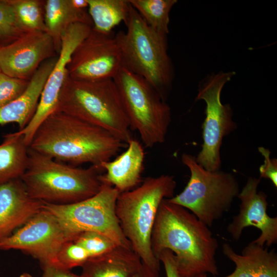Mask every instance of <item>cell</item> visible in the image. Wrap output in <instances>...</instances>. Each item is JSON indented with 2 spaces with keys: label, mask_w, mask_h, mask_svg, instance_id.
Masks as SVG:
<instances>
[{
  "label": "cell",
  "mask_w": 277,
  "mask_h": 277,
  "mask_svg": "<svg viewBox=\"0 0 277 277\" xmlns=\"http://www.w3.org/2000/svg\"><path fill=\"white\" fill-rule=\"evenodd\" d=\"M151 246L157 259L165 249L173 252L181 277L203 273L214 276L219 274L215 260L218 241L209 227L190 211L168 199H164L159 206Z\"/></svg>",
  "instance_id": "cell-1"
},
{
  "label": "cell",
  "mask_w": 277,
  "mask_h": 277,
  "mask_svg": "<svg viewBox=\"0 0 277 277\" xmlns=\"http://www.w3.org/2000/svg\"><path fill=\"white\" fill-rule=\"evenodd\" d=\"M125 146L106 130L55 111L39 125L29 147L73 166L90 163L101 167Z\"/></svg>",
  "instance_id": "cell-2"
},
{
  "label": "cell",
  "mask_w": 277,
  "mask_h": 277,
  "mask_svg": "<svg viewBox=\"0 0 277 277\" xmlns=\"http://www.w3.org/2000/svg\"><path fill=\"white\" fill-rule=\"evenodd\" d=\"M26 170L21 177L29 195L43 202L67 205L96 194L103 185L104 169L81 168L57 161L28 147Z\"/></svg>",
  "instance_id": "cell-3"
},
{
  "label": "cell",
  "mask_w": 277,
  "mask_h": 277,
  "mask_svg": "<svg viewBox=\"0 0 277 277\" xmlns=\"http://www.w3.org/2000/svg\"><path fill=\"white\" fill-rule=\"evenodd\" d=\"M55 111L100 127L127 144L131 127L113 79L85 80L68 74Z\"/></svg>",
  "instance_id": "cell-4"
},
{
  "label": "cell",
  "mask_w": 277,
  "mask_h": 277,
  "mask_svg": "<svg viewBox=\"0 0 277 277\" xmlns=\"http://www.w3.org/2000/svg\"><path fill=\"white\" fill-rule=\"evenodd\" d=\"M176 183L173 176L149 177L134 189L120 193L115 213L121 229L142 262L160 270V261L154 255L151 237L162 201L174 196Z\"/></svg>",
  "instance_id": "cell-5"
},
{
  "label": "cell",
  "mask_w": 277,
  "mask_h": 277,
  "mask_svg": "<svg viewBox=\"0 0 277 277\" xmlns=\"http://www.w3.org/2000/svg\"><path fill=\"white\" fill-rule=\"evenodd\" d=\"M124 23L126 32L116 34L123 67L143 78L165 101L174 77L167 37L153 31L131 5Z\"/></svg>",
  "instance_id": "cell-6"
},
{
  "label": "cell",
  "mask_w": 277,
  "mask_h": 277,
  "mask_svg": "<svg viewBox=\"0 0 277 277\" xmlns=\"http://www.w3.org/2000/svg\"><path fill=\"white\" fill-rule=\"evenodd\" d=\"M181 160L189 169L190 177L184 190L168 201L185 208L211 227L230 209L239 194L237 179L231 173L206 170L190 154L183 153Z\"/></svg>",
  "instance_id": "cell-7"
},
{
  "label": "cell",
  "mask_w": 277,
  "mask_h": 277,
  "mask_svg": "<svg viewBox=\"0 0 277 277\" xmlns=\"http://www.w3.org/2000/svg\"><path fill=\"white\" fill-rule=\"evenodd\" d=\"M113 80L131 129L147 148L164 143L171 121L166 101L146 80L124 67Z\"/></svg>",
  "instance_id": "cell-8"
},
{
  "label": "cell",
  "mask_w": 277,
  "mask_h": 277,
  "mask_svg": "<svg viewBox=\"0 0 277 277\" xmlns=\"http://www.w3.org/2000/svg\"><path fill=\"white\" fill-rule=\"evenodd\" d=\"M119 193L114 187L103 182L100 191L85 200L67 205L43 202L42 208L56 216L74 240L82 232L95 231L106 236L116 246L132 249L115 213Z\"/></svg>",
  "instance_id": "cell-9"
},
{
  "label": "cell",
  "mask_w": 277,
  "mask_h": 277,
  "mask_svg": "<svg viewBox=\"0 0 277 277\" xmlns=\"http://www.w3.org/2000/svg\"><path fill=\"white\" fill-rule=\"evenodd\" d=\"M235 72H219L208 76L200 85L196 101L206 104L205 118L202 125L203 143L195 156L196 162L206 170H219L221 167L220 149L224 137L237 127L232 120L233 112L229 104H223L222 90Z\"/></svg>",
  "instance_id": "cell-10"
},
{
  "label": "cell",
  "mask_w": 277,
  "mask_h": 277,
  "mask_svg": "<svg viewBox=\"0 0 277 277\" xmlns=\"http://www.w3.org/2000/svg\"><path fill=\"white\" fill-rule=\"evenodd\" d=\"M69 241L74 239L59 220L42 208L12 235L1 241L0 250H19L38 260L41 266H58L57 253L63 244Z\"/></svg>",
  "instance_id": "cell-11"
},
{
  "label": "cell",
  "mask_w": 277,
  "mask_h": 277,
  "mask_svg": "<svg viewBox=\"0 0 277 277\" xmlns=\"http://www.w3.org/2000/svg\"><path fill=\"white\" fill-rule=\"evenodd\" d=\"M122 67L116 34L101 33L92 28L72 53L67 71L70 77L77 79L113 80Z\"/></svg>",
  "instance_id": "cell-12"
},
{
  "label": "cell",
  "mask_w": 277,
  "mask_h": 277,
  "mask_svg": "<svg viewBox=\"0 0 277 277\" xmlns=\"http://www.w3.org/2000/svg\"><path fill=\"white\" fill-rule=\"evenodd\" d=\"M92 26L83 23L71 25L62 37V44L55 64L42 90L35 114L29 123L17 133L24 135L29 147L39 125L55 111L61 89L68 74L67 66L77 46L89 34Z\"/></svg>",
  "instance_id": "cell-13"
},
{
  "label": "cell",
  "mask_w": 277,
  "mask_h": 277,
  "mask_svg": "<svg viewBox=\"0 0 277 277\" xmlns=\"http://www.w3.org/2000/svg\"><path fill=\"white\" fill-rule=\"evenodd\" d=\"M56 53L53 39L47 32H26L0 46L1 70L10 77L29 80L41 64Z\"/></svg>",
  "instance_id": "cell-14"
},
{
  "label": "cell",
  "mask_w": 277,
  "mask_h": 277,
  "mask_svg": "<svg viewBox=\"0 0 277 277\" xmlns=\"http://www.w3.org/2000/svg\"><path fill=\"white\" fill-rule=\"evenodd\" d=\"M260 181V177L248 179L237 196L241 201L239 213L233 217L227 230L234 240H238L245 228L255 227L260 230L261 234L253 242L268 247L277 243V217L267 213V195L258 191Z\"/></svg>",
  "instance_id": "cell-15"
},
{
  "label": "cell",
  "mask_w": 277,
  "mask_h": 277,
  "mask_svg": "<svg viewBox=\"0 0 277 277\" xmlns=\"http://www.w3.org/2000/svg\"><path fill=\"white\" fill-rule=\"evenodd\" d=\"M43 204L29 195L21 179L0 185V242L39 212Z\"/></svg>",
  "instance_id": "cell-16"
},
{
  "label": "cell",
  "mask_w": 277,
  "mask_h": 277,
  "mask_svg": "<svg viewBox=\"0 0 277 277\" xmlns=\"http://www.w3.org/2000/svg\"><path fill=\"white\" fill-rule=\"evenodd\" d=\"M57 56L45 61L29 80L24 93L9 103L0 107V125L15 123L19 130L24 129L33 117L46 81Z\"/></svg>",
  "instance_id": "cell-17"
},
{
  "label": "cell",
  "mask_w": 277,
  "mask_h": 277,
  "mask_svg": "<svg viewBox=\"0 0 277 277\" xmlns=\"http://www.w3.org/2000/svg\"><path fill=\"white\" fill-rule=\"evenodd\" d=\"M126 150L113 161L103 162L101 167L102 182L108 183L120 193L140 185L144 168V151L141 144L133 138L127 144Z\"/></svg>",
  "instance_id": "cell-18"
},
{
  "label": "cell",
  "mask_w": 277,
  "mask_h": 277,
  "mask_svg": "<svg viewBox=\"0 0 277 277\" xmlns=\"http://www.w3.org/2000/svg\"><path fill=\"white\" fill-rule=\"evenodd\" d=\"M142 262L132 249L116 246L82 266V277H132Z\"/></svg>",
  "instance_id": "cell-19"
},
{
  "label": "cell",
  "mask_w": 277,
  "mask_h": 277,
  "mask_svg": "<svg viewBox=\"0 0 277 277\" xmlns=\"http://www.w3.org/2000/svg\"><path fill=\"white\" fill-rule=\"evenodd\" d=\"M44 7L46 32L52 38L57 53L61 50L63 34L71 25L83 23L93 26L88 12L75 7L72 0H47Z\"/></svg>",
  "instance_id": "cell-20"
},
{
  "label": "cell",
  "mask_w": 277,
  "mask_h": 277,
  "mask_svg": "<svg viewBox=\"0 0 277 277\" xmlns=\"http://www.w3.org/2000/svg\"><path fill=\"white\" fill-rule=\"evenodd\" d=\"M0 144V185L21 179L28 160V146L17 131L3 135Z\"/></svg>",
  "instance_id": "cell-21"
},
{
  "label": "cell",
  "mask_w": 277,
  "mask_h": 277,
  "mask_svg": "<svg viewBox=\"0 0 277 277\" xmlns=\"http://www.w3.org/2000/svg\"><path fill=\"white\" fill-rule=\"evenodd\" d=\"M88 14L92 28L101 33H109L121 22L125 23L128 16L129 0H87Z\"/></svg>",
  "instance_id": "cell-22"
},
{
  "label": "cell",
  "mask_w": 277,
  "mask_h": 277,
  "mask_svg": "<svg viewBox=\"0 0 277 277\" xmlns=\"http://www.w3.org/2000/svg\"><path fill=\"white\" fill-rule=\"evenodd\" d=\"M146 24L158 34L169 33V14L176 0H129Z\"/></svg>",
  "instance_id": "cell-23"
},
{
  "label": "cell",
  "mask_w": 277,
  "mask_h": 277,
  "mask_svg": "<svg viewBox=\"0 0 277 277\" xmlns=\"http://www.w3.org/2000/svg\"><path fill=\"white\" fill-rule=\"evenodd\" d=\"M241 255L255 277H277V254L274 250L268 251L252 241L244 248Z\"/></svg>",
  "instance_id": "cell-24"
},
{
  "label": "cell",
  "mask_w": 277,
  "mask_h": 277,
  "mask_svg": "<svg viewBox=\"0 0 277 277\" xmlns=\"http://www.w3.org/2000/svg\"><path fill=\"white\" fill-rule=\"evenodd\" d=\"M17 23L25 32H46L41 1L36 0H10Z\"/></svg>",
  "instance_id": "cell-25"
},
{
  "label": "cell",
  "mask_w": 277,
  "mask_h": 277,
  "mask_svg": "<svg viewBox=\"0 0 277 277\" xmlns=\"http://www.w3.org/2000/svg\"><path fill=\"white\" fill-rule=\"evenodd\" d=\"M87 252L89 258L99 256L116 245L106 236L95 231H85L73 241Z\"/></svg>",
  "instance_id": "cell-26"
},
{
  "label": "cell",
  "mask_w": 277,
  "mask_h": 277,
  "mask_svg": "<svg viewBox=\"0 0 277 277\" xmlns=\"http://www.w3.org/2000/svg\"><path fill=\"white\" fill-rule=\"evenodd\" d=\"M18 25L9 1H0V39L11 42L25 33Z\"/></svg>",
  "instance_id": "cell-27"
},
{
  "label": "cell",
  "mask_w": 277,
  "mask_h": 277,
  "mask_svg": "<svg viewBox=\"0 0 277 277\" xmlns=\"http://www.w3.org/2000/svg\"><path fill=\"white\" fill-rule=\"evenodd\" d=\"M89 258L87 251L73 241L64 243L57 255L58 266L67 270L82 267Z\"/></svg>",
  "instance_id": "cell-28"
},
{
  "label": "cell",
  "mask_w": 277,
  "mask_h": 277,
  "mask_svg": "<svg viewBox=\"0 0 277 277\" xmlns=\"http://www.w3.org/2000/svg\"><path fill=\"white\" fill-rule=\"evenodd\" d=\"M29 80L12 77L0 72V107L20 96L26 89Z\"/></svg>",
  "instance_id": "cell-29"
},
{
  "label": "cell",
  "mask_w": 277,
  "mask_h": 277,
  "mask_svg": "<svg viewBox=\"0 0 277 277\" xmlns=\"http://www.w3.org/2000/svg\"><path fill=\"white\" fill-rule=\"evenodd\" d=\"M222 252L235 265L234 271L224 277H255L243 256L236 253L229 244L225 243L223 245Z\"/></svg>",
  "instance_id": "cell-30"
},
{
  "label": "cell",
  "mask_w": 277,
  "mask_h": 277,
  "mask_svg": "<svg viewBox=\"0 0 277 277\" xmlns=\"http://www.w3.org/2000/svg\"><path fill=\"white\" fill-rule=\"evenodd\" d=\"M258 150L264 158V164L259 168L260 178L270 180L277 187V159H271L270 151L263 147H258Z\"/></svg>",
  "instance_id": "cell-31"
},
{
  "label": "cell",
  "mask_w": 277,
  "mask_h": 277,
  "mask_svg": "<svg viewBox=\"0 0 277 277\" xmlns=\"http://www.w3.org/2000/svg\"><path fill=\"white\" fill-rule=\"evenodd\" d=\"M165 270L166 277H181L177 268L174 254L172 251L165 249L157 256Z\"/></svg>",
  "instance_id": "cell-32"
},
{
  "label": "cell",
  "mask_w": 277,
  "mask_h": 277,
  "mask_svg": "<svg viewBox=\"0 0 277 277\" xmlns=\"http://www.w3.org/2000/svg\"><path fill=\"white\" fill-rule=\"evenodd\" d=\"M42 277H82L63 268L54 265L42 266Z\"/></svg>",
  "instance_id": "cell-33"
},
{
  "label": "cell",
  "mask_w": 277,
  "mask_h": 277,
  "mask_svg": "<svg viewBox=\"0 0 277 277\" xmlns=\"http://www.w3.org/2000/svg\"><path fill=\"white\" fill-rule=\"evenodd\" d=\"M159 271L151 268L142 262L140 269L132 277H160Z\"/></svg>",
  "instance_id": "cell-34"
},
{
  "label": "cell",
  "mask_w": 277,
  "mask_h": 277,
  "mask_svg": "<svg viewBox=\"0 0 277 277\" xmlns=\"http://www.w3.org/2000/svg\"><path fill=\"white\" fill-rule=\"evenodd\" d=\"M73 5L79 9H86L88 8L87 0H72Z\"/></svg>",
  "instance_id": "cell-35"
},
{
  "label": "cell",
  "mask_w": 277,
  "mask_h": 277,
  "mask_svg": "<svg viewBox=\"0 0 277 277\" xmlns=\"http://www.w3.org/2000/svg\"><path fill=\"white\" fill-rule=\"evenodd\" d=\"M19 277H34V276L29 273L24 272L22 273Z\"/></svg>",
  "instance_id": "cell-36"
},
{
  "label": "cell",
  "mask_w": 277,
  "mask_h": 277,
  "mask_svg": "<svg viewBox=\"0 0 277 277\" xmlns=\"http://www.w3.org/2000/svg\"><path fill=\"white\" fill-rule=\"evenodd\" d=\"M192 277H207V273H200Z\"/></svg>",
  "instance_id": "cell-37"
},
{
  "label": "cell",
  "mask_w": 277,
  "mask_h": 277,
  "mask_svg": "<svg viewBox=\"0 0 277 277\" xmlns=\"http://www.w3.org/2000/svg\"><path fill=\"white\" fill-rule=\"evenodd\" d=\"M0 72H1V68H0Z\"/></svg>",
  "instance_id": "cell-38"
},
{
  "label": "cell",
  "mask_w": 277,
  "mask_h": 277,
  "mask_svg": "<svg viewBox=\"0 0 277 277\" xmlns=\"http://www.w3.org/2000/svg\"></svg>",
  "instance_id": "cell-39"
}]
</instances>
